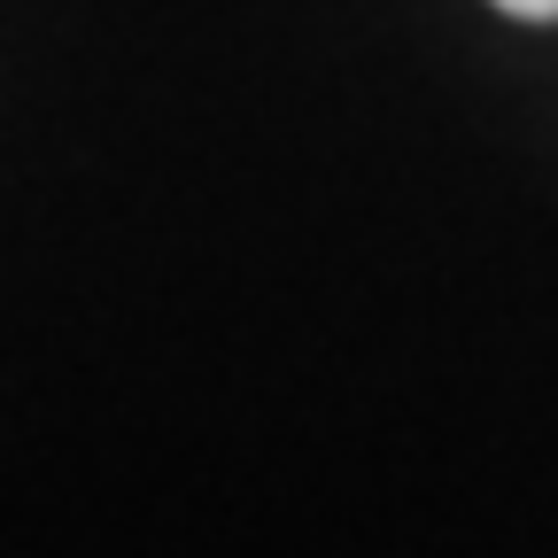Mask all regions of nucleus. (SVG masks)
Segmentation results:
<instances>
[{"label":"nucleus","instance_id":"1","mask_svg":"<svg viewBox=\"0 0 558 558\" xmlns=\"http://www.w3.org/2000/svg\"><path fill=\"white\" fill-rule=\"evenodd\" d=\"M505 16H520V24H558V0H497Z\"/></svg>","mask_w":558,"mask_h":558}]
</instances>
